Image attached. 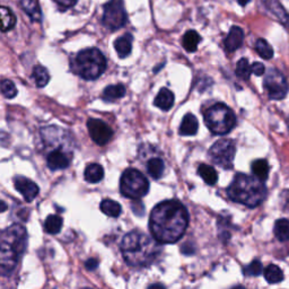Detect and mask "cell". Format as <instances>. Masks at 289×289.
I'll use <instances>...</instances> for the list:
<instances>
[{
  "instance_id": "cell-37",
  "label": "cell",
  "mask_w": 289,
  "mask_h": 289,
  "mask_svg": "<svg viewBox=\"0 0 289 289\" xmlns=\"http://www.w3.org/2000/svg\"><path fill=\"white\" fill-rule=\"evenodd\" d=\"M85 267H86L87 270L93 271L99 267V261L96 259H88L87 261L85 262Z\"/></svg>"
},
{
  "instance_id": "cell-5",
  "label": "cell",
  "mask_w": 289,
  "mask_h": 289,
  "mask_svg": "<svg viewBox=\"0 0 289 289\" xmlns=\"http://www.w3.org/2000/svg\"><path fill=\"white\" fill-rule=\"evenodd\" d=\"M71 69L82 78L94 81L105 71L106 59L99 49L83 50L72 60Z\"/></svg>"
},
{
  "instance_id": "cell-12",
  "label": "cell",
  "mask_w": 289,
  "mask_h": 289,
  "mask_svg": "<svg viewBox=\"0 0 289 289\" xmlns=\"http://www.w3.org/2000/svg\"><path fill=\"white\" fill-rule=\"evenodd\" d=\"M16 190L24 197L27 202H31L35 199L38 195V186L30 179L24 177H16L14 180Z\"/></svg>"
},
{
  "instance_id": "cell-3",
  "label": "cell",
  "mask_w": 289,
  "mask_h": 289,
  "mask_svg": "<svg viewBox=\"0 0 289 289\" xmlns=\"http://www.w3.org/2000/svg\"><path fill=\"white\" fill-rule=\"evenodd\" d=\"M27 243V233L24 226L11 225L0 232V268L11 271L24 253Z\"/></svg>"
},
{
  "instance_id": "cell-40",
  "label": "cell",
  "mask_w": 289,
  "mask_h": 289,
  "mask_svg": "<svg viewBox=\"0 0 289 289\" xmlns=\"http://www.w3.org/2000/svg\"><path fill=\"white\" fill-rule=\"evenodd\" d=\"M284 195H285V198H286V200H285V209H287V210H289V192H284Z\"/></svg>"
},
{
  "instance_id": "cell-11",
  "label": "cell",
  "mask_w": 289,
  "mask_h": 289,
  "mask_svg": "<svg viewBox=\"0 0 289 289\" xmlns=\"http://www.w3.org/2000/svg\"><path fill=\"white\" fill-rule=\"evenodd\" d=\"M87 128L90 138L100 146L106 145L113 136L110 126H107L105 122L99 120V119H89L87 121Z\"/></svg>"
},
{
  "instance_id": "cell-20",
  "label": "cell",
  "mask_w": 289,
  "mask_h": 289,
  "mask_svg": "<svg viewBox=\"0 0 289 289\" xmlns=\"http://www.w3.org/2000/svg\"><path fill=\"white\" fill-rule=\"evenodd\" d=\"M252 173L254 174V178L264 182L267 181L269 177V164L265 160H257L252 163Z\"/></svg>"
},
{
  "instance_id": "cell-27",
  "label": "cell",
  "mask_w": 289,
  "mask_h": 289,
  "mask_svg": "<svg viewBox=\"0 0 289 289\" xmlns=\"http://www.w3.org/2000/svg\"><path fill=\"white\" fill-rule=\"evenodd\" d=\"M164 169H165V164L161 158H151L147 164V171L152 179H161L163 177Z\"/></svg>"
},
{
  "instance_id": "cell-29",
  "label": "cell",
  "mask_w": 289,
  "mask_h": 289,
  "mask_svg": "<svg viewBox=\"0 0 289 289\" xmlns=\"http://www.w3.org/2000/svg\"><path fill=\"white\" fill-rule=\"evenodd\" d=\"M44 228L49 234H58L62 228V218L58 215H49L44 222Z\"/></svg>"
},
{
  "instance_id": "cell-24",
  "label": "cell",
  "mask_w": 289,
  "mask_h": 289,
  "mask_svg": "<svg viewBox=\"0 0 289 289\" xmlns=\"http://www.w3.org/2000/svg\"><path fill=\"white\" fill-rule=\"evenodd\" d=\"M198 173H199L200 178L205 181V182L209 185H214L217 183L218 181V174L213 166L206 165V164H202L198 168Z\"/></svg>"
},
{
  "instance_id": "cell-34",
  "label": "cell",
  "mask_w": 289,
  "mask_h": 289,
  "mask_svg": "<svg viewBox=\"0 0 289 289\" xmlns=\"http://www.w3.org/2000/svg\"><path fill=\"white\" fill-rule=\"evenodd\" d=\"M244 275L245 276H250V277H257L262 274L263 271V267L262 263L259 261V260H254L250 264L246 265L244 268Z\"/></svg>"
},
{
  "instance_id": "cell-21",
  "label": "cell",
  "mask_w": 289,
  "mask_h": 289,
  "mask_svg": "<svg viewBox=\"0 0 289 289\" xmlns=\"http://www.w3.org/2000/svg\"><path fill=\"white\" fill-rule=\"evenodd\" d=\"M126 92H127L126 87H124L122 84L110 85V86H107L104 89L103 100H105L106 102H113L123 98V96L126 95Z\"/></svg>"
},
{
  "instance_id": "cell-25",
  "label": "cell",
  "mask_w": 289,
  "mask_h": 289,
  "mask_svg": "<svg viewBox=\"0 0 289 289\" xmlns=\"http://www.w3.org/2000/svg\"><path fill=\"white\" fill-rule=\"evenodd\" d=\"M201 41V36L198 34V32L191 30L188 31L183 36V47L186 51L189 52H195L198 49V45H199Z\"/></svg>"
},
{
  "instance_id": "cell-38",
  "label": "cell",
  "mask_w": 289,
  "mask_h": 289,
  "mask_svg": "<svg viewBox=\"0 0 289 289\" xmlns=\"http://www.w3.org/2000/svg\"><path fill=\"white\" fill-rule=\"evenodd\" d=\"M279 9H280V11H281V14H279V13H276V11H275V13H276V14H278V16L280 17V20H281V22H282V24H284V25H287V26L289 27V16L287 15L286 11L282 10V8H281V7H279Z\"/></svg>"
},
{
  "instance_id": "cell-39",
  "label": "cell",
  "mask_w": 289,
  "mask_h": 289,
  "mask_svg": "<svg viewBox=\"0 0 289 289\" xmlns=\"http://www.w3.org/2000/svg\"><path fill=\"white\" fill-rule=\"evenodd\" d=\"M8 209V206H7V203H6L5 201L3 200H0V213H4Z\"/></svg>"
},
{
  "instance_id": "cell-15",
  "label": "cell",
  "mask_w": 289,
  "mask_h": 289,
  "mask_svg": "<svg viewBox=\"0 0 289 289\" xmlns=\"http://www.w3.org/2000/svg\"><path fill=\"white\" fill-rule=\"evenodd\" d=\"M114 48L118 55L121 59L127 58L131 53L132 50V35L131 34H124V35L118 37L114 42Z\"/></svg>"
},
{
  "instance_id": "cell-18",
  "label": "cell",
  "mask_w": 289,
  "mask_h": 289,
  "mask_svg": "<svg viewBox=\"0 0 289 289\" xmlns=\"http://www.w3.org/2000/svg\"><path fill=\"white\" fill-rule=\"evenodd\" d=\"M198 128H199V124H198L197 118L188 113L182 120V123L180 126V134L182 136H194L197 133Z\"/></svg>"
},
{
  "instance_id": "cell-33",
  "label": "cell",
  "mask_w": 289,
  "mask_h": 289,
  "mask_svg": "<svg viewBox=\"0 0 289 289\" xmlns=\"http://www.w3.org/2000/svg\"><path fill=\"white\" fill-rule=\"evenodd\" d=\"M0 90H2L3 95L7 99H14L17 95V88L15 84L9 81V79H3L0 82Z\"/></svg>"
},
{
  "instance_id": "cell-7",
  "label": "cell",
  "mask_w": 289,
  "mask_h": 289,
  "mask_svg": "<svg viewBox=\"0 0 289 289\" xmlns=\"http://www.w3.org/2000/svg\"><path fill=\"white\" fill-rule=\"evenodd\" d=\"M120 191L129 199L138 200L148 194L149 182L143 173L134 168H128L121 177Z\"/></svg>"
},
{
  "instance_id": "cell-2",
  "label": "cell",
  "mask_w": 289,
  "mask_h": 289,
  "mask_svg": "<svg viewBox=\"0 0 289 289\" xmlns=\"http://www.w3.org/2000/svg\"><path fill=\"white\" fill-rule=\"evenodd\" d=\"M120 248L126 262L133 267L150 264L160 251L157 243L139 230H132L124 236Z\"/></svg>"
},
{
  "instance_id": "cell-4",
  "label": "cell",
  "mask_w": 289,
  "mask_h": 289,
  "mask_svg": "<svg viewBox=\"0 0 289 289\" xmlns=\"http://www.w3.org/2000/svg\"><path fill=\"white\" fill-rule=\"evenodd\" d=\"M230 200L242 203L248 208L261 205L267 197V188L263 182L246 174H236L227 189Z\"/></svg>"
},
{
  "instance_id": "cell-31",
  "label": "cell",
  "mask_w": 289,
  "mask_h": 289,
  "mask_svg": "<svg viewBox=\"0 0 289 289\" xmlns=\"http://www.w3.org/2000/svg\"><path fill=\"white\" fill-rule=\"evenodd\" d=\"M256 49H257V52L259 53V55L265 60H269L274 56L273 48H271V45L263 38L258 40L257 44H256Z\"/></svg>"
},
{
  "instance_id": "cell-41",
  "label": "cell",
  "mask_w": 289,
  "mask_h": 289,
  "mask_svg": "<svg viewBox=\"0 0 289 289\" xmlns=\"http://www.w3.org/2000/svg\"><path fill=\"white\" fill-rule=\"evenodd\" d=\"M148 289H166V288L164 287L163 285H161V284H154V285H150L148 287Z\"/></svg>"
},
{
  "instance_id": "cell-22",
  "label": "cell",
  "mask_w": 289,
  "mask_h": 289,
  "mask_svg": "<svg viewBox=\"0 0 289 289\" xmlns=\"http://www.w3.org/2000/svg\"><path fill=\"white\" fill-rule=\"evenodd\" d=\"M21 7L25 13L31 17V20L34 22H40L42 18L41 10L35 0H22Z\"/></svg>"
},
{
  "instance_id": "cell-35",
  "label": "cell",
  "mask_w": 289,
  "mask_h": 289,
  "mask_svg": "<svg viewBox=\"0 0 289 289\" xmlns=\"http://www.w3.org/2000/svg\"><path fill=\"white\" fill-rule=\"evenodd\" d=\"M251 70H252L254 75L262 76L263 73L265 72V68H264L263 64H261V62H254L252 67H251Z\"/></svg>"
},
{
  "instance_id": "cell-19",
  "label": "cell",
  "mask_w": 289,
  "mask_h": 289,
  "mask_svg": "<svg viewBox=\"0 0 289 289\" xmlns=\"http://www.w3.org/2000/svg\"><path fill=\"white\" fill-rule=\"evenodd\" d=\"M84 177L89 183H99L104 178V169L100 164H90L85 169Z\"/></svg>"
},
{
  "instance_id": "cell-43",
  "label": "cell",
  "mask_w": 289,
  "mask_h": 289,
  "mask_svg": "<svg viewBox=\"0 0 289 289\" xmlns=\"http://www.w3.org/2000/svg\"><path fill=\"white\" fill-rule=\"evenodd\" d=\"M234 289H245L244 287H236V288H234Z\"/></svg>"
},
{
  "instance_id": "cell-23",
  "label": "cell",
  "mask_w": 289,
  "mask_h": 289,
  "mask_svg": "<svg viewBox=\"0 0 289 289\" xmlns=\"http://www.w3.org/2000/svg\"><path fill=\"white\" fill-rule=\"evenodd\" d=\"M264 278L267 280L269 284H278L284 280V273H282L281 269L278 265L270 264L263 271Z\"/></svg>"
},
{
  "instance_id": "cell-16",
  "label": "cell",
  "mask_w": 289,
  "mask_h": 289,
  "mask_svg": "<svg viewBox=\"0 0 289 289\" xmlns=\"http://www.w3.org/2000/svg\"><path fill=\"white\" fill-rule=\"evenodd\" d=\"M154 103L163 111L171 110L174 104V94L167 88H162L155 98Z\"/></svg>"
},
{
  "instance_id": "cell-17",
  "label": "cell",
  "mask_w": 289,
  "mask_h": 289,
  "mask_svg": "<svg viewBox=\"0 0 289 289\" xmlns=\"http://www.w3.org/2000/svg\"><path fill=\"white\" fill-rule=\"evenodd\" d=\"M16 25V16L9 8L0 6V31L8 32Z\"/></svg>"
},
{
  "instance_id": "cell-1",
  "label": "cell",
  "mask_w": 289,
  "mask_h": 289,
  "mask_svg": "<svg viewBox=\"0 0 289 289\" xmlns=\"http://www.w3.org/2000/svg\"><path fill=\"white\" fill-rule=\"evenodd\" d=\"M189 225V213L178 200H166L152 209L149 228L154 239L164 244L178 242Z\"/></svg>"
},
{
  "instance_id": "cell-8",
  "label": "cell",
  "mask_w": 289,
  "mask_h": 289,
  "mask_svg": "<svg viewBox=\"0 0 289 289\" xmlns=\"http://www.w3.org/2000/svg\"><path fill=\"white\" fill-rule=\"evenodd\" d=\"M236 154V146L233 140L224 139L214 144L208 151L210 161L225 169L233 167V162Z\"/></svg>"
},
{
  "instance_id": "cell-30",
  "label": "cell",
  "mask_w": 289,
  "mask_h": 289,
  "mask_svg": "<svg viewBox=\"0 0 289 289\" xmlns=\"http://www.w3.org/2000/svg\"><path fill=\"white\" fill-rule=\"evenodd\" d=\"M32 77L34 79V82H35L37 87L47 86L49 81H50V75H49L48 70L45 69V68L42 67V66H35V67H34Z\"/></svg>"
},
{
  "instance_id": "cell-10",
  "label": "cell",
  "mask_w": 289,
  "mask_h": 289,
  "mask_svg": "<svg viewBox=\"0 0 289 289\" xmlns=\"http://www.w3.org/2000/svg\"><path fill=\"white\" fill-rule=\"evenodd\" d=\"M263 85L271 100H282L287 95L288 84L286 78L275 68L268 70Z\"/></svg>"
},
{
  "instance_id": "cell-28",
  "label": "cell",
  "mask_w": 289,
  "mask_h": 289,
  "mask_svg": "<svg viewBox=\"0 0 289 289\" xmlns=\"http://www.w3.org/2000/svg\"><path fill=\"white\" fill-rule=\"evenodd\" d=\"M275 235L277 240L280 242H286L289 240V220L278 219L275 224Z\"/></svg>"
},
{
  "instance_id": "cell-36",
  "label": "cell",
  "mask_w": 289,
  "mask_h": 289,
  "mask_svg": "<svg viewBox=\"0 0 289 289\" xmlns=\"http://www.w3.org/2000/svg\"><path fill=\"white\" fill-rule=\"evenodd\" d=\"M54 2L56 3V5H59L61 8L68 9L72 7V6L77 3V0H54Z\"/></svg>"
},
{
  "instance_id": "cell-26",
  "label": "cell",
  "mask_w": 289,
  "mask_h": 289,
  "mask_svg": "<svg viewBox=\"0 0 289 289\" xmlns=\"http://www.w3.org/2000/svg\"><path fill=\"white\" fill-rule=\"evenodd\" d=\"M101 210L109 217H119L121 215V206L114 200L105 199L101 202Z\"/></svg>"
},
{
  "instance_id": "cell-13",
  "label": "cell",
  "mask_w": 289,
  "mask_h": 289,
  "mask_svg": "<svg viewBox=\"0 0 289 289\" xmlns=\"http://www.w3.org/2000/svg\"><path fill=\"white\" fill-rule=\"evenodd\" d=\"M48 167L52 171H58V169H64L69 166L70 158L66 152L59 149L52 150L47 157Z\"/></svg>"
},
{
  "instance_id": "cell-42",
  "label": "cell",
  "mask_w": 289,
  "mask_h": 289,
  "mask_svg": "<svg viewBox=\"0 0 289 289\" xmlns=\"http://www.w3.org/2000/svg\"><path fill=\"white\" fill-rule=\"evenodd\" d=\"M237 2H239V4L241 5V6H243V7H244V6L250 2V0H237Z\"/></svg>"
},
{
  "instance_id": "cell-32",
  "label": "cell",
  "mask_w": 289,
  "mask_h": 289,
  "mask_svg": "<svg viewBox=\"0 0 289 289\" xmlns=\"http://www.w3.org/2000/svg\"><path fill=\"white\" fill-rule=\"evenodd\" d=\"M251 73H252L251 66H250V64H248L247 59L243 58L237 62V65H236V76L237 77L246 81V79L250 78Z\"/></svg>"
},
{
  "instance_id": "cell-44",
  "label": "cell",
  "mask_w": 289,
  "mask_h": 289,
  "mask_svg": "<svg viewBox=\"0 0 289 289\" xmlns=\"http://www.w3.org/2000/svg\"><path fill=\"white\" fill-rule=\"evenodd\" d=\"M83 289H92V288H83Z\"/></svg>"
},
{
  "instance_id": "cell-14",
  "label": "cell",
  "mask_w": 289,
  "mask_h": 289,
  "mask_svg": "<svg viewBox=\"0 0 289 289\" xmlns=\"http://www.w3.org/2000/svg\"><path fill=\"white\" fill-rule=\"evenodd\" d=\"M243 40H244V32L239 26H233L230 28L227 37L225 40V47L228 52H234L242 47Z\"/></svg>"
},
{
  "instance_id": "cell-6",
  "label": "cell",
  "mask_w": 289,
  "mask_h": 289,
  "mask_svg": "<svg viewBox=\"0 0 289 289\" xmlns=\"http://www.w3.org/2000/svg\"><path fill=\"white\" fill-rule=\"evenodd\" d=\"M205 122L214 134H226L234 129L236 117L228 106L218 103L205 113Z\"/></svg>"
},
{
  "instance_id": "cell-9",
  "label": "cell",
  "mask_w": 289,
  "mask_h": 289,
  "mask_svg": "<svg viewBox=\"0 0 289 289\" xmlns=\"http://www.w3.org/2000/svg\"><path fill=\"white\" fill-rule=\"evenodd\" d=\"M127 22V13L122 0H110L104 6L103 24L111 31H115L124 26Z\"/></svg>"
}]
</instances>
